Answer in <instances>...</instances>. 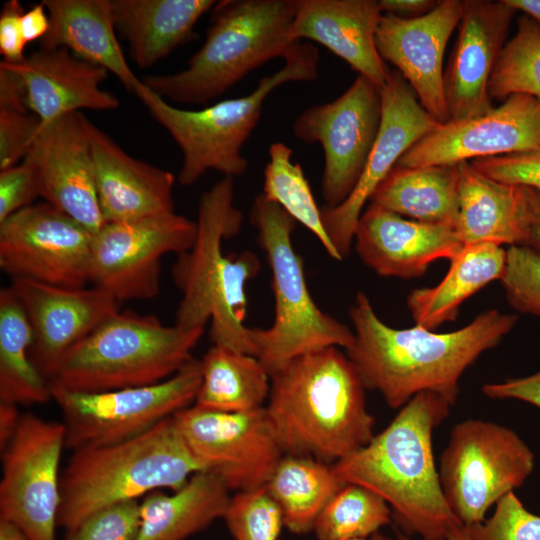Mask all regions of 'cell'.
Returning <instances> with one entry per match:
<instances>
[{"instance_id":"cell-38","label":"cell","mask_w":540,"mask_h":540,"mask_svg":"<svg viewBox=\"0 0 540 540\" xmlns=\"http://www.w3.org/2000/svg\"><path fill=\"white\" fill-rule=\"evenodd\" d=\"M526 94L540 101V24L523 14L506 42L489 82V95L505 100Z\"/></svg>"},{"instance_id":"cell-30","label":"cell","mask_w":540,"mask_h":540,"mask_svg":"<svg viewBox=\"0 0 540 540\" xmlns=\"http://www.w3.org/2000/svg\"><path fill=\"white\" fill-rule=\"evenodd\" d=\"M507 250L493 243L465 245L433 287L415 289L407 306L416 325L434 331L456 319L464 301L504 274Z\"/></svg>"},{"instance_id":"cell-8","label":"cell","mask_w":540,"mask_h":540,"mask_svg":"<svg viewBox=\"0 0 540 540\" xmlns=\"http://www.w3.org/2000/svg\"><path fill=\"white\" fill-rule=\"evenodd\" d=\"M204 328L166 326L154 315L120 310L68 350L51 384L81 392H103L163 382L194 357Z\"/></svg>"},{"instance_id":"cell-19","label":"cell","mask_w":540,"mask_h":540,"mask_svg":"<svg viewBox=\"0 0 540 540\" xmlns=\"http://www.w3.org/2000/svg\"><path fill=\"white\" fill-rule=\"evenodd\" d=\"M88 119L72 112L41 125L25 158L33 164L40 195L92 233L106 221L100 209Z\"/></svg>"},{"instance_id":"cell-21","label":"cell","mask_w":540,"mask_h":540,"mask_svg":"<svg viewBox=\"0 0 540 540\" xmlns=\"http://www.w3.org/2000/svg\"><path fill=\"white\" fill-rule=\"evenodd\" d=\"M517 11L505 0H464L457 40L444 75L449 121L483 115L493 106L489 82Z\"/></svg>"},{"instance_id":"cell-39","label":"cell","mask_w":540,"mask_h":540,"mask_svg":"<svg viewBox=\"0 0 540 540\" xmlns=\"http://www.w3.org/2000/svg\"><path fill=\"white\" fill-rule=\"evenodd\" d=\"M223 519L235 540H279L284 525L281 510L265 487L236 492Z\"/></svg>"},{"instance_id":"cell-32","label":"cell","mask_w":540,"mask_h":540,"mask_svg":"<svg viewBox=\"0 0 540 540\" xmlns=\"http://www.w3.org/2000/svg\"><path fill=\"white\" fill-rule=\"evenodd\" d=\"M459 169L455 165H396L380 183L370 203L412 220L455 228Z\"/></svg>"},{"instance_id":"cell-24","label":"cell","mask_w":540,"mask_h":540,"mask_svg":"<svg viewBox=\"0 0 540 540\" xmlns=\"http://www.w3.org/2000/svg\"><path fill=\"white\" fill-rule=\"evenodd\" d=\"M95 184L106 223L133 221L174 211V175L135 159L88 121Z\"/></svg>"},{"instance_id":"cell-54","label":"cell","mask_w":540,"mask_h":540,"mask_svg":"<svg viewBox=\"0 0 540 540\" xmlns=\"http://www.w3.org/2000/svg\"><path fill=\"white\" fill-rule=\"evenodd\" d=\"M0 540H27L23 533L11 523L0 520Z\"/></svg>"},{"instance_id":"cell-37","label":"cell","mask_w":540,"mask_h":540,"mask_svg":"<svg viewBox=\"0 0 540 540\" xmlns=\"http://www.w3.org/2000/svg\"><path fill=\"white\" fill-rule=\"evenodd\" d=\"M391 521L383 498L358 484H345L328 502L315 521L318 540L367 538Z\"/></svg>"},{"instance_id":"cell-51","label":"cell","mask_w":540,"mask_h":540,"mask_svg":"<svg viewBox=\"0 0 540 540\" xmlns=\"http://www.w3.org/2000/svg\"><path fill=\"white\" fill-rule=\"evenodd\" d=\"M24 37L28 42L42 39L49 30V16L42 3L35 4L29 10L24 11L21 18Z\"/></svg>"},{"instance_id":"cell-20","label":"cell","mask_w":540,"mask_h":540,"mask_svg":"<svg viewBox=\"0 0 540 540\" xmlns=\"http://www.w3.org/2000/svg\"><path fill=\"white\" fill-rule=\"evenodd\" d=\"M462 14V0H440L432 11L416 18L383 14L376 32V47L382 59L397 68L420 104L439 124L450 120L443 58Z\"/></svg>"},{"instance_id":"cell-28","label":"cell","mask_w":540,"mask_h":540,"mask_svg":"<svg viewBox=\"0 0 540 540\" xmlns=\"http://www.w3.org/2000/svg\"><path fill=\"white\" fill-rule=\"evenodd\" d=\"M213 0H111L116 32L135 64L146 69L194 36V26Z\"/></svg>"},{"instance_id":"cell-2","label":"cell","mask_w":540,"mask_h":540,"mask_svg":"<svg viewBox=\"0 0 540 540\" xmlns=\"http://www.w3.org/2000/svg\"><path fill=\"white\" fill-rule=\"evenodd\" d=\"M451 407L435 393H418L364 447L332 464L340 481L375 492L391 506L401 531L422 540H446L462 525L445 498L432 444Z\"/></svg>"},{"instance_id":"cell-35","label":"cell","mask_w":540,"mask_h":540,"mask_svg":"<svg viewBox=\"0 0 540 540\" xmlns=\"http://www.w3.org/2000/svg\"><path fill=\"white\" fill-rule=\"evenodd\" d=\"M344 485L331 464L312 457L284 455L265 489L279 506L284 526L304 534L313 531L322 510Z\"/></svg>"},{"instance_id":"cell-49","label":"cell","mask_w":540,"mask_h":540,"mask_svg":"<svg viewBox=\"0 0 540 540\" xmlns=\"http://www.w3.org/2000/svg\"><path fill=\"white\" fill-rule=\"evenodd\" d=\"M0 110L27 113L28 93L20 74L7 62H0Z\"/></svg>"},{"instance_id":"cell-33","label":"cell","mask_w":540,"mask_h":540,"mask_svg":"<svg viewBox=\"0 0 540 540\" xmlns=\"http://www.w3.org/2000/svg\"><path fill=\"white\" fill-rule=\"evenodd\" d=\"M201 366L202 381L195 405L229 413L264 407L271 378L257 357L213 345L203 356Z\"/></svg>"},{"instance_id":"cell-27","label":"cell","mask_w":540,"mask_h":540,"mask_svg":"<svg viewBox=\"0 0 540 540\" xmlns=\"http://www.w3.org/2000/svg\"><path fill=\"white\" fill-rule=\"evenodd\" d=\"M49 30L40 47L65 48L115 75L130 92L140 85L116 36L111 0H43Z\"/></svg>"},{"instance_id":"cell-47","label":"cell","mask_w":540,"mask_h":540,"mask_svg":"<svg viewBox=\"0 0 540 540\" xmlns=\"http://www.w3.org/2000/svg\"><path fill=\"white\" fill-rule=\"evenodd\" d=\"M482 392L490 399H516L540 409V370L526 377L487 383Z\"/></svg>"},{"instance_id":"cell-53","label":"cell","mask_w":540,"mask_h":540,"mask_svg":"<svg viewBox=\"0 0 540 540\" xmlns=\"http://www.w3.org/2000/svg\"><path fill=\"white\" fill-rule=\"evenodd\" d=\"M517 12H523L540 24V0H505Z\"/></svg>"},{"instance_id":"cell-41","label":"cell","mask_w":540,"mask_h":540,"mask_svg":"<svg viewBox=\"0 0 540 540\" xmlns=\"http://www.w3.org/2000/svg\"><path fill=\"white\" fill-rule=\"evenodd\" d=\"M465 528L472 540H540V516L527 510L514 491L496 503L488 519Z\"/></svg>"},{"instance_id":"cell-46","label":"cell","mask_w":540,"mask_h":540,"mask_svg":"<svg viewBox=\"0 0 540 540\" xmlns=\"http://www.w3.org/2000/svg\"><path fill=\"white\" fill-rule=\"evenodd\" d=\"M24 9L17 0H9L4 3L0 13V53L3 61L19 63L23 61L25 45L21 18Z\"/></svg>"},{"instance_id":"cell-43","label":"cell","mask_w":540,"mask_h":540,"mask_svg":"<svg viewBox=\"0 0 540 540\" xmlns=\"http://www.w3.org/2000/svg\"><path fill=\"white\" fill-rule=\"evenodd\" d=\"M471 163L496 181L540 192V146L525 152L479 158Z\"/></svg>"},{"instance_id":"cell-6","label":"cell","mask_w":540,"mask_h":540,"mask_svg":"<svg viewBox=\"0 0 540 540\" xmlns=\"http://www.w3.org/2000/svg\"><path fill=\"white\" fill-rule=\"evenodd\" d=\"M200 471L174 417L132 439L72 451L60 479L58 526L69 530L105 507L178 490Z\"/></svg>"},{"instance_id":"cell-23","label":"cell","mask_w":540,"mask_h":540,"mask_svg":"<svg viewBox=\"0 0 540 540\" xmlns=\"http://www.w3.org/2000/svg\"><path fill=\"white\" fill-rule=\"evenodd\" d=\"M355 250L378 275L412 279L438 259L455 257L464 247L455 228L407 219L370 203L358 221Z\"/></svg>"},{"instance_id":"cell-56","label":"cell","mask_w":540,"mask_h":540,"mask_svg":"<svg viewBox=\"0 0 540 540\" xmlns=\"http://www.w3.org/2000/svg\"><path fill=\"white\" fill-rule=\"evenodd\" d=\"M348 540H392L391 538L377 532L370 537L367 538H359V539H348Z\"/></svg>"},{"instance_id":"cell-42","label":"cell","mask_w":540,"mask_h":540,"mask_svg":"<svg viewBox=\"0 0 540 540\" xmlns=\"http://www.w3.org/2000/svg\"><path fill=\"white\" fill-rule=\"evenodd\" d=\"M139 526V502H122L87 516L66 530L65 540H135Z\"/></svg>"},{"instance_id":"cell-45","label":"cell","mask_w":540,"mask_h":540,"mask_svg":"<svg viewBox=\"0 0 540 540\" xmlns=\"http://www.w3.org/2000/svg\"><path fill=\"white\" fill-rule=\"evenodd\" d=\"M41 197L36 170L31 161L0 170V223Z\"/></svg>"},{"instance_id":"cell-3","label":"cell","mask_w":540,"mask_h":540,"mask_svg":"<svg viewBox=\"0 0 540 540\" xmlns=\"http://www.w3.org/2000/svg\"><path fill=\"white\" fill-rule=\"evenodd\" d=\"M270 378L265 410L284 455L332 465L373 438L366 388L340 348L301 355Z\"/></svg>"},{"instance_id":"cell-5","label":"cell","mask_w":540,"mask_h":540,"mask_svg":"<svg viewBox=\"0 0 540 540\" xmlns=\"http://www.w3.org/2000/svg\"><path fill=\"white\" fill-rule=\"evenodd\" d=\"M298 5L299 0L216 2L205 41L187 66L141 81L165 100L207 103L262 64L286 58L299 42L292 35Z\"/></svg>"},{"instance_id":"cell-57","label":"cell","mask_w":540,"mask_h":540,"mask_svg":"<svg viewBox=\"0 0 540 540\" xmlns=\"http://www.w3.org/2000/svg\"><path fill=\"white\" fill-rule=\"evenodd\" d=\"M395 534H396V539L397 540H413L410 535L404 533L403 531L397 529L395 531Z\"/></svg>"},{"instance_id":"cell-34","label":"cell","mask_w":540,"mask_h":540,"mask_svg":"<svg viewBox=\"0 0 540 540\" xmlns=\"http://www.w3.org/2000/svg\"><path fill=\"white\" fill-rule=\"evenodd\" d=\"M33 331L10 289L0 291V402L45 404L52 399L49 379L32 357Z\"/></svg>"},{"instance_id":"cell-48","label":"cell","mask_w":540,"mask_h":540,"mask_svg":"<svg viewBox=\"0 0 540 540\" xmlns=\"http://www.w3.org/2000/svg\"><path fill=\"white\" fill-rule=\"evenodd\" d=\"M518 187L522 232L519 245L540 254V192L525 186Z\"/></svg>"},{"instance_id":"cell-31","label":"cell","mask_w":540,"mask_h":540,"mask_svg":"<svg viewBox=\"0 0 540 540\" xmlns=\"http://www.w3.org/2000/svg\"><path fill=\"white\" fill-rule=\"evenodd\" d=\"M458 169L455 229L463 245H519L522 239L519 187L484 175L469 161L459 163Z\"/></svg>"},{"instance_id":"cell-9","label":"cell","mask_w":540,"mask_h":540,"mask_svg":"<svg viewBox=\"0 0 540 540\" xmlns=\"http://www.w3.org/2000/svg\"><path fill=\"white\" fill-rule=\"evenodd\" d=\"M250 221L272 272L274 322L268 329H251L255 357L270 376L293 359L326 347L348 350L354 332L323 312L313 300L303 261L292 244L296 221L263 194L252 204Z\"/></svg>"},{"instance_id":"cell-29","label":"cell","mask_w":540,"mask_h":540,"mask_svg":"<svg viewBox=\"0 0 540 540\" xmlns=\"http://www.w3.org/2000/svg\"><path fill=\"white\" fill-rule=\"evenodd\" d=\"M230 490L209 471L195 473L178 490L147 494L139 503L140 526L135 540H185L223 518Z\"/></svg>"},{"instance_id":"cell-44","label":"cell","mask_w":540,"mask_h":540,"mask_svg":"<svg viewBox=\"0 0 540 540\" xmlns=\"http://www.w3.org/2000/svg\"><path fill=\"white\" fill-rule=\"evenodd\" d=\"M41 125L33 113L0 110V170L25 159Z\"/></svg>"},{"instance_id":"cell-22","label":"cell","mask_w":540,"mask_h":540,"mask_svg":"<svg viewBox=\"0 0 540 540\" xmlns=\"http://www.w3.org/2000/svg\"><path fill=\"white\" fill-rule=\"evenodd\" d=\"M9 287L33 331V361L48 379L63 355L120 306L113 296L93 285L69 288L13 278Z\"/></svg>"},{"instance_id":"cell-36","label":"cell","mask_w":540,"mask_h":540,"mask_svg":"<svg viewBox=\"0 0 540 540\" xmlns=\"http://www.w3.org/2000/svg\"><path fill=\"white\" fill-rule=\"evenodd\" d=\"M262 194L310 230L330 257L342 260L326 232L321 210L302 167L292 161V150L282 142H275L269 147Z\"/></svg>"},{"instance_id":"cell-4","label":"cell","mask_w":540,"mask_h":540,"mask_svg":"<svg viewBox=\"0 0 540 540\" xmlns=\"http://www.w3.org/2000/svg\"><path fill=\"white\" fill-rule=\"evenodd\" d=\"M233 178L223 177L200 198L197 233L190 249L178 254L172 278L182 292L175 325L204 328L211 321L213 345L255 356L251 329L244 325L246 285L260 270L251 251L226 256L222 242L235 236L242 213L234 206Z\"/></svg>"},{"instance_id":"cell-17","label":"cell","mask_w":540,"mask_h":540,"mask_svg":"<svg viewBox=\"0 0 540 540\" xmlns=\"http://www.w3.org/2000/svg\"><path fill=\"white\" fill-rule=\"evenodd\" d=\"M381 97L378 135L356 186L341 204L321 210L326 232L342 260L350 253L360 216L377 187L404 153L439 124L398 71L390 70Z\"/></svg>"},{"instance_id":"cell-26","label":"cell","mask_w":540,"mask_h":540,"mask_svg":"<svg viewBox=\"0 0 540 540\" xmlns=\"http://www.w3.org/2000/svg\"><path fill=\"white\" fill-rule=\"evenodd\" d=\"M8 64L22 77L28 109L42 124L82 109L107 111L120 105L117 97L100 87L109 72L65 48L40 47L23 61Z\"/></svg>"},{"instance_id":"cell-55","label":"cell","mask_w":540,"mask_h":540,"mask_svg":"<svg viewBox=\"0 0 540 540\" xmlns=\"http://www.w3.org/2000/svg\"><path fill=\"white\" fill-rule=\"evenodd\" d=\"M446 540H472L463 525L454 526L448 533Z\"/></svg>"},{"instance_id":"cell-10","label":"cell","mask_w":540,"mask_h":540,"mask_svg":"<svg viewBox=\"0 0 540 540\" xmlns=\"http://www.w3.org/2000/svg\"><path fill=\"white\" fill-rule=\"evenodd\" d=\"M534 464L533 452L512 429L468 419L452 428L438 471L449 507L468 527L484 521L492 505L521 487Z\"/></svg>"},{"instance_id":"cell-14","label":"cell","mask_w":540,"mask_h":540,"mask_svg":"<svg viewBox=\"0 0 540 540\" xmlns=\"http://www.w3.org/2000/svg\"><path fill=\"white\" fill-rule=\"evenodd\" d=\"M381 115V88L358 75L342 95L307 108L295 119L294 136L322 147L321 191L326 207L341 204L356 186L378 135Z\"/></svg>"},{"instance_id":"cell-12","label":"cell","mask_w":540,"mask_h":540,"mask_svg":"<svg viewBox=\"0 0 540 540\" xmlns=\"http://www.w3.org/2000/svg\"><path fill=\"white\" fill-rule=\"evenodd\" d=\"M65 437L63 422L26 412L1 450L0 520L27 540H56Z\"/></svg>"},{"instance_id":"cell-50","label":"cell","mask_w":540,"mask_h":540,"mask_svg":"<svg viewBox=\"0 0 540 540\" xmlns=\"http://www.w3.org/2000/svg\"><path fill=\"white\" fill-rule=\"evenodd\" d=\"M439 1L435 0H379L383 14L402 18H416L432 11Z\"/></svg>"},{"instance_id":"cell-52","label":"cell","mask_w":540,"mask_h":540,"mask_svg":"<svg viewBox=\"0 0 540 540\" xmlns=\"http://www.w3.org/2000/svg\"><path fill=\"white\" fill-rule=\"evenodd\" d=\"M21 416L17 405L0 402V450L5 448L15 434Z\"/></svg>"},{"instance_id":"cell-16","label":"cell","mask_w":540,"mask_h":540,"mask_svg":"<svg viewBox=\"0 0 540 540\" xmlns=\"http://www.w3.org/2000/svg\"><path fill=\"white\" fill-rule=\"evenodd\" d=\"M93 234L48 202L32 204L0 223V268L12 279L86 287Z\"/></svg>"},{"instance_id":"cell-13","label":"cell","mask_w":540,"mask_h":540,"mask_svg":"<svg viewBox=\"0 0 540 540\" xmlns=\"http://www.w3.org/2000/svg\"><path fill=\"white\" fill-rule=\"evenodd\" d=\"M196 233V221L176 212L106 223L93 234L90 283L119 303L153 299L162 257L190 249Z\"/></svg>"},{"instance_id":"cell-15","label":"cell","mask_w":540,"mask_h":540,"mask_svg":"<svg viewBox=\"0 0 540 540\" xmlns=\"http://www.w3.org/2000/svg\"><path fill=\"white\" fill-rule=\"evenodd\" d=\"M173 417L204 471L219 477L230 491L265 487L284 456L265 406L229 413L193 404Z\"/></svg>"},{"instance_id":"cell-7","label":"cell","mask_w":540,"mask_h":540,"mask_svg":"<svg viewBox=\"0 0 540 540\" xmlns=\"http://www.w3.org/2000/svg\"><path fill=\"white\" fill-rule=\"evenodd\" d=\"M318 64L317 48L299 41L286 56L283 67L262 77L248 95L200 110L174 107L142 81L133 94L180 148L183 162L178 182L190 186L209 170H216L224 177L242 175L248 161L241 149L261 117L266 98L285 83L315 80Z\"/></svg>"},{"instance_id":"cell-25","label":"cell","mask_w":540,"mask_h":540,"mask_svg":"<svg viewBox=\"0 0 540 540\" xmlns=\"http://www.w3.org/2000/svg\"><path fill=\"white\" fill-rule=\"evenodd\" d=\"M382 15L375 0H299L292 35L320 43L382 88L390 73L375 41Z\"/></svg>"},{"instance_id":"cell-11","label":"cell","mask_w":540,"mask_h":540,"mask_svg":"<svg viewBox=\"0 0 540 540\" xmlns=\"http://www.w3.org/2000/svg\"><path fill=\"white\" fill-rule=\"evenodd\" d=\"M201 381V360L193 358L153 385L81 392L50 383L52 400L63 416L65 448L75 451L137 437L193 405Z\"/></svg>"},{"instance_id":"cell-40","label":"cell","mask_w":540,"mask_h":540,"mask_svg":"<svg viewBox=\"0 0 540 540\" xmlns=\"http://www.w3.org/2000/svg\"><path fill=\"white\" fill-rule=\"evenodd\" d=\"M500 281L510 306L520 313L540 316L539 253L522 245L510 246Z\"/></svg>"},{"instance_id":"cell-1","label":"cell","mask_w":540,"mask_h":540,"mask_svg":"<svg viewBox=\"0 0 540 540\" xmlns=\"http://www.w3.org/2000/svg\"><path fill=\"white\" fill-rule=\"evenodd\" d=\"M354 343L346 354L364 386L377 391L392 409L416 394L432 392L453 406L463 373L515 327L516 314L491 309L463 328L436 333L415 325L395 329L376 314L368 296L356 294L351 305Z\"/></svg>"},{"instance_id":"cell-18","label":"cell","mask_w":540,"mask_h":540,"mask_svg":"<svg viewBox=\"0 0 540 540\" xmlns=\"http://www.w3.org/2000/svg\"><path fill=\"white\" fill-rule=\"evenodd\" d=\"M539 146L540 101L514 94L483 115L438 124L404 153L398 165H455Z\"/></svg>"}]
</instances>
